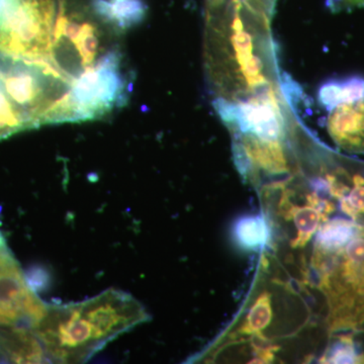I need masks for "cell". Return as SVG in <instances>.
<instances>
[{
	"mask_svg": "<svg viewBox=\"0 0 364 364\" xmlns=\"http://www.w3.org/2000/svg\"><path fill=\"white\" fill-rule=\"evenodd\" d=\"M234 238L241 248L246 250H259L269 243L272 229L264 215H245L235 224Z\"/></svg>",
	"mask_w": 364,
	"mask_h": 364,
	"instance_id": "9c48e42d",
	"label": "cell"
},
{
	"mask_svg": "<svg viewBox=\"0 0 364 364\" xmlns=\"http://www.w3.org/2000/svg\"><path fill=\"white\" fill-rule=\"evenodd\" d=\"M97 6L122 31L142 21L147 11L143 0H97Z\"/></svg>",
	"mask_w": 364,
	"mask_h": 364,
	"instance_id": "30bf717a",
	"label": "cell"
},
{
	"mask_svg": "<svg viewBox=\"0 0 364 364\" xmlns=\"http://www.w3.org/2000/svg\"><path fill=\"white\" fill-rule=\"evenodd\" d=\"M270 318H272V310H270L269 301L265 298L258 299L257 303L251 309L244 331L259 332L268 325Z\"/></svg>",
	"mask_w": 364,
	"mask_h": 364,
	"instance_id": "8fae6325",
	"label": "cell"
},
{
	"mask_svg": "<svg viewBox=\"0 0 364 364\" xmlns=\"http://www.w3.org/2000/svg\"><path fill=\"white\" fill-rule=\"evenodd\" d=\"M343 4L348 7L364 9V0H343Z\"/></svg>",
	"mask_w": 364,
	"mask_h": 364,
	"instance_id": "4fadbf2b",
	"label": "cell"
},
{
	"mask_svg": "<svg viewBox=\"0 0 364 364\" xmlns=\"http://www.w3.org/2000/svg\"><path fill=\"white\" fill-rule=\"evenodd\" d=\"M326 127L340 149L350 154H364V97L330 109Z\"/></svg>",
	"mask_w": 364,
	"mask_h": 364,
	"instance_id": "52a82bcc",
	"label": "cell"
},
{
	"mask_svg": "<svg viewBox=\"0 0 364 364\" xmlns=\"http://www.w3.org/2000/svg\"><path fill=\"white\" fill-rule=\"evenodd\" d=\"M235 158L242 173L257 171L280 174L289 171L284 140H263L248 134H235Z\"/></svg>",
	"mask_w": 364,
	"mask_h": 364,
	"instance_id": "8992f818",
	"label": "cell"
},
{
	"mask_svg": "<svg viewBox=\"0 0 364 364\" xmlns=\"http://www.w3.org/2000/svg\"><path fill=\"white\" fill-rule=\"evenodd\" d=\"M215 107L235 134H248L263 140H284V107L272 88L235 102L218 98Z\"/></svg>",
	"mask_w": 364,
	"mask_h": 364,
	"instance_id": "5b68a950",
	"label": "cell"
},
{
	"mask_svg": "<svg viewBox=\"0 0 364 364\" xmlns=\"http://www.w3.org/2000/svg\"><path fill=\"white\" fill-rule=\"evenodd\" d=\"M313 263L327 301L329 329L364 331V227L341 247L315 253Z\"/></svg>",
	"mask_w": 364,
	"mask_h": 364,
	"instance_id": "7a4b0ae2",
	"label": "cell"
},
{
	"mask_svg": "<svg viewBox=\"0 0 364 364\" xmlns=\"http://www.w3.org/2000/svg\"><path fill=\"white\" fill-rule=\"evenodd\" d=\"M241 1L246 4L249 9H252L254 13L270 18L277 0H241Z\"/></svg>",
	"mask_w": 364,
	"mask_h": 364,
	"instance_id": "7c38bea8",
	"label": "cell"
},
{
	"mask_svg": "<svg viewBox=\"0 0 364 364\" xmlns=\"http://www.w3.org/2000/svg\"><path fill=\"white\" fill-rule=\"evenodd\" d=\"M150 320L145 306L119 289L69 304H49L37 328L49 363H85L117 337Z\"/></svg>",
	"mask_w": 364,
	"mask_h": 364,
	"instance_id": "6da1fadb",
	"label": "cell"
},
{
	"mask_svg": "<svg viewBox=\"0 0 364 364\" xmlns=\"http://www.w3.org/2000/svg\"><path fill=\"white\" fill-rule=\"evenodd\" d=\"M58 0H0V54L54 67Z\"/></svg>",
	"mask_w": 364,
	"mask_h": 364,
	"instance_id": "3957f363",
	"label": "cell"
},
{
	"mask_svg": "<svg viewBox=\"0 0 364 364\" xmlns=\"http://www.w3.org/2000/svg\"><path fill=\"white\" fill-rule=\"evenodd\" d=\"M364 97V77L353 76L332 79L318 88V100L322 107L331 109L343 102H354Z\"/></svg>",
	"mask_w": 364,
	"mask_h": 364,
	"instance_id": "ba28073f",
	"label": "cell"
},
{
	"mask_svg": "<svg viewBox=\"0 0 364 364\" xmlns=\"http://www.w3.org/2000/svg\"><path fill=\"white\" fill-rule=\"evenodd\" d=\"M48 305L31 287L0 233V332L36 333Z\"/></svg>",
	"mask_w": 364,
	"mask_h": 364,
	"instance_id": "277c9868",
	"label": "cell"
}]
</instances>
